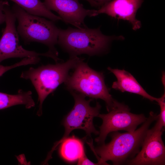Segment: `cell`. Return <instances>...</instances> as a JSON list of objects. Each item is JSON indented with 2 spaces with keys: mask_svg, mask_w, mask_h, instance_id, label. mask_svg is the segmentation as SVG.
Here are the masks:
<instances>
[{
  "mask_svg": "<svg viewBox=\"0 0 165 165\" xmlns=\"http://www.w3.org/2000/svg\"><path fill=\"white\" fill-rule=\"evenodd\" d=\"M106 114H99L97 117L102 120L99 127V135L95 141L98 144L105 143L107 135L110 133L123 130L132 132L143 123L147 118L143 114L131 113L128 106L116 100L113 107Z\"/></svg>",
  "mask_w": 165,
  "mask_h": 165,
  "instance_id": "52a82bcc",
  "label": "cell"
},
{
  "mask_svg": "<svg viewBox=\"0 0 165 165\" xmlns=\"http://www.w3.org/2000/svg\"><path fill=\"white\" fill-rule=\"evenodd\" d=\"M163 130L154 126L148 129L141 149L136 156L126 164L134 165H163L165 164V147L162 136Z\"/></svg>",
  "mask_w": 165,
  "mask_h": 165,
  "instance_id": "9c48e42d",
  "label": "cell"
},
{
  "mask_svg": "<svg viewBox=\"0 0 165 165\" xmlns=\"http://www.w3.org/2000/svg\"><path fill=\"white\" fill-rule=\"evenodd\" d=\"M9 3L7 1L0 0V24L5 22L6 15L4 8L5 6Z\"/></svg>",
  "mask_w": 165,
  "mask_h": 165,
  "instance_id": "ac0fdd59",
  "label": "cell"
},
{
  "mask_svg": "<svg viewBox=\"0 0 165 165\" xmlns=\"http://www.w3.org/2000/svg\"><path fill=\"white\" fill-rule=\"evenodd\" d=\"M9 0L13 2L29 13L48 18L54 22L62 20L61 17L48 9L40 0Z\"/></svg>",
  "mask_w": 165,
  "mask_h": 165,
  "instance_id": "9a60e30c",
  "label": "cell"
},
{
  "mask_svg": "<svg viewBox=\"0 0 165 165\" xmlns=\"http://www.w3.org/2000/svg\"><path fill=\"white\" fill-rule=\"evenodd\" d=\"M32 95L31 91H24L22 90L14 95L0 92V110L19 105H24L28 109L34 107L35 103Z\"/></svg>",
  "mask_w": 165,
  "mask_h": 165,
  "instance_id": "4fadbf2b",
  "label": "cell"
},
{
  "mask_svg": "<svg viewBox=\"0 0 165 165\" xmlns=\"http://www.w3.org/2000/svg\"><path fill=\"white\" fill-rule=\"evenodd\" d=\"M122 36H107L100 28H59L57 43L71 56L83 54L90 56L97 54L105 50L114 40H123Z\"/></svg>",
  "mask_w": 165,
  "mask_h": 165,
  "instance_id": "7a4b0ae2",
  "label": "cell"
},
{
  "mask_svg": "<svg viewBox=\"0 0 165 165\" xmlns=\"http://www.w3.org/2000/svg\"><path fill=\"white\" fill-rule=\"evenodd\" d=\"M158 115L152 112L141 127L132 132L120 133L113 132L111 140L108 143L101 145L94 148L89 143L93 151L97 156L98 165H107L110 160L114 165L126 163L134 158L139 152L146 133L151 124L158 118Z\"/></svg>",
  "mask_w": 165,
  "mask_h": 165,
  "instance_id": "6da1fadb",
  "label": "cell"
},
{
  "mask_svg": "<svg viewBox=\"0 0 165 165\" xmlns=\"http://www.w3.org/2000/svg\"><path fill=\"white\" fill-rule=\"evenodd\" d=\"M6 26L0 39V63L5 59L12 58H25L43 56L55 60L57 57L49 51L39 53L28 50L19 44V34L16 27V18L9 4L4 8Z\"/></svg>",
  "mask_w": 165,
  "mask_h": 165,
  "instance_id": "ba28073f",
  "label": "cell"
},
{
  "mask_svg": "<svg viewBox=\"0 0 165 165\" xmlns=\"http://www.w3.org/2000/svg\"><path fill=\"white\" fill-rule=\"evenodd\" d=\"M35 63V60L33 58L25 57L20 62L11 65L4 66L0 65V77L7 71L13 68L20 66L34 64Z\"/></svg>",
  "mask_w": 165,
  "mask_h": 165,
  "instance_id": "e0dca14e",
  "label": "cell"
},
{
  "mask_svg": "<svg viewBox=\"0 0 165 165\" xmlns=\"http://www.w3.org/2000/svg\"><path fill=\"white\" fill-rule=\"evenodd\" d=\"M108 69L117 79V80L112 84V87L113 89L123 92H127L138 94L151 101H156L157 98L148 94L135 78L128 72L124 70L112 69L109 67Z\"/></svg>",
  "mask_w": 165,
  "mask_h": 165,
  "instance_id": "7c38bea8",
  "label": "cell"
},
{
  "mask_svg": "<svg viewBox=\"0 0 165 165\" xmlns=\"http://www.w3.org/2000/svg\"><path fill=\"white\" fill-rule=\"evenodd\" d=\"M143 0H112L95 10L93 16L105 14L112 17L128 21L132 28L136 30L141 27V22L136 18L138 9Z\"/></svg>",
  "mask_w": 165,
  "mask_h": 165,
  "instance_id": "8fae6325",
  "label": "cell"
},
{
  "mask_svg": "<svg viewBox=\"0 0 165 165\" xmlns=\"http://www.w3.org/2000/svg\"><path fill=\"white\" fill-rule=\"evenodd\" d=\"M11 9L18 22L17 31L24 43H42L48 47V51L58 56L55 46L57 43L59 28L54 22L29 13L16 4Z\"/></svg>",
  "mask_w": 165,
  "mask_h": 165,
  "instance_id": "277c9868",
  "label": "cell"
},
{
  "mask_svg": "<svg viewBox=\"0 0 165 165\" xmlns=\"http://www.w3.org/2000/svg\"><path fill=\"white\" fill-rule=\"evenodd\" d=\"M71 91L75 100L74 105L64 119L63 124L65 128L64 134L60 140L55 143L50 152L51 153L75 129L83 130L89 136L91 133L96 135L99 134V131L94 126L93 120L94 118L99 114L101 107L100 105L97 102L96 106L92 107L90 105L92 99L86 100L84 95L74 91Z\"/></svg>",
  "mask_w": 165,
  "mask_h": 165,
  "instance_id": "8992f818",
  "label": "cell"
},
{
  "mask_svg": "<svg viewBox=\"0 0 165 165\" xmlns=\"http://www.w3.org/2000/svg\"><path fill=\"white\" fill-rule=\"evenodd\" d=\"M43 3L48 9L57 12L62 21L80 29L87 27L85 18L93 16L95 10L85 9L79 0H44Z\"/></svg>",
  "mask_w": 165,
  "mask_h": 165,
  "instance_id": "30bf717a",
  "label": "cell"
},
{
  "mask_svg": "<svg viewBox=\"0 0 165 165\" xmlns=\"http://www.w3.org/2000/svg\"><path fill=\"white\" fill-rule=\"evenodd\" d=\"M160 107V113L158 115L157 121L154 127L158 130H163L165 126V94L160 98H157L156 101Z\"/></svg>",
  "mask_w": 165,
  "mask_h": 165,
  "instance_id": "2e32d148",
  "label": "cell"
},
{
  "mask_svg": "<svg viewBox=\"0 0 165 165\" xmlns=\"http://www.w3.org/2000/svg\"><path fill=\"white\" fill-rule=\"evenodd\" d=\"M74 71L65 82L71 91L78 92L92 98L100 99L105 102L108 112L114 106L116 100L109 94L102 73L90 68L82 59L75 67Z\"/></svg>",
  "mask_w": 165,
  "mask_h": 165,
  "instance_id": "5b68a950",
  "label": "cell"
},
{
  "mask_svg": "<svg viewBox=\"0 0 165 165\" xmlns=\"http://www.w3.org/2000/svg\"><path fill=\"white\" fill-rule=\"evenodd\" d=\"M82 59L77 56H72L64 63L42 65L37 68L30 67L22 72L20 77L30 80L37 93L39 102L37 115H42V104L47 97L61 84L66 82L69 70Z\"/></svg>",
  "mask_w": 165,
  "mask_h": 165,
  "instance_id": "3957f363",
  "label": "cell"
},
{
  "mask_svg": "<svg viewBox=\"0 0 165 165\" xmlns=\"http://www.w3.org/2000/svg\"><path fill=\"white\" fill-rule=\"evenodd\" d=\"M78 160V165H98L97 163H94L88 159L85 154Z\"/></svg>",
  "mask_w": 165,
  "mask_h": 165,
  "instance_id": "d6986e66",
  "label": "cell"
},
{
  "mask_svg": "<svg viewBox=\"0 0 165 165\" xmlns=\"http://www.w3.org/2000/svg\"><path fill=\"white\" fill-rule=\"evenodd\" d=\"M88 2L90 5L93 7H98L97 4L93 0H84Z\"/></svg>",
  "mask_w": 165,
  "mask_h": 165,
  "instance_id": "44dd1931",
  "label": "cell"
},
{
  "mask_svg": "<svg viewBox=\"0 0 165 165\" xmlns=\"http://www.w3.org/2000/svg\"><path fill=\"white\" fill-rule=\"evenodd\" d=\"M97 4L98 7L99 8L103 5L108 2L111 0H93Z\"/></svg>",
  "mask_w": 165,
  "mask_h": 165,
  "instance_id": "ffe728a7",
  "label": "cell"
},
{
  "mask_svg": "<svg viewBox=\"0 0 165 165\" xmlns=\"http://www.w3.org/2000/svg\"><path fill=\"white\" fill-rule=\"evenodd\" d=\"M61 143L60 154L67 161H75L85 154L82 142L74 136L67 138Z\"/></svg>",
  "mask_w": 165,
  "mask_h": 165,
  "instance_id": "5bb4252c",
  "label": "cell"
}]
</instances>
